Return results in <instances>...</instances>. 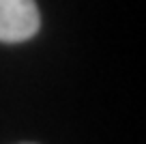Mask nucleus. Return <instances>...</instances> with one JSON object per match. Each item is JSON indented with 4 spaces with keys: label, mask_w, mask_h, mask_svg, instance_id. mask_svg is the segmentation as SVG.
<instances>
[{
    "label": "nucleus",
    "mask_w": 146,
    "mask_h": 144,
    "mask_svg": "<svg viewBox=\"0 0 146 144\" xmlns=\"http://www.w3.org/2000/svg\"><path fill=\"white\" fill-rule=\"evenodd\" d=\"M41 17L35 0H0V41L22 43L39 32Z\"/></svg>",
    "instance_id": "nucleus-1"
}]
</instances>
